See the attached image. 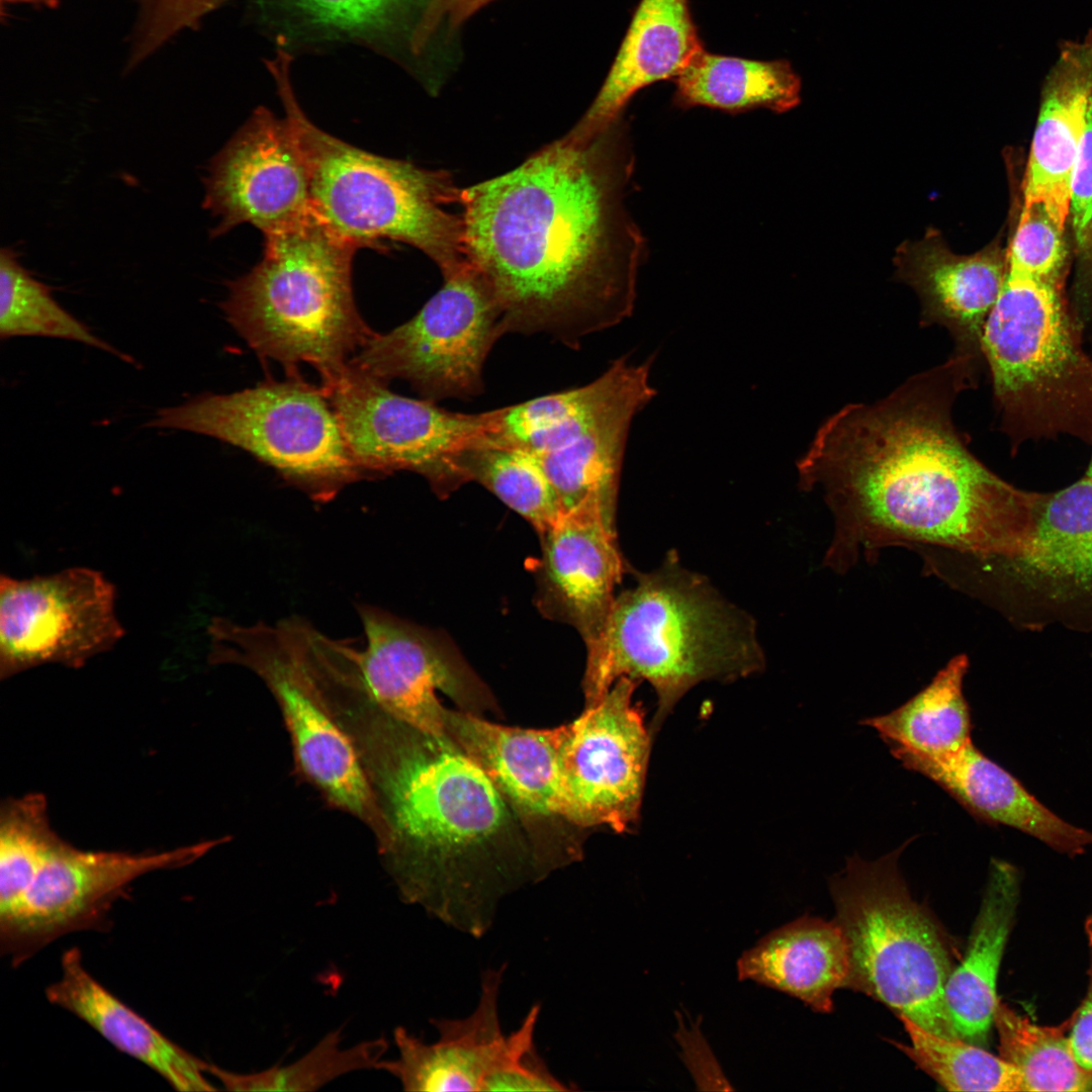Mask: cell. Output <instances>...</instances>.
<instances>
[{"label": "cell", "mask_w": 1092, "mask_h": 1092, "mask_svg": "<svg viewBox=\"0 0 1092 1092\" xmlns=\"http://www.w3.org/2000/svg\"><path fill=\"white\" fill-rule=\"evenodd\" d=\"M982 361L952 351L886 396L847 403L820 425L797 468L801 488L818 489L833 513L828 565L843 570L860 550L900 543L982 560L1030 546L1042 493L992 472L953 421Z\"/></svg>", "instance_id": "6da1fadb"}, {"label": "cell", "mask_w": 1092, "mask_h": 1092, "mask_svg": "<svg viewBox=\"0 0 1092 1092\" xmlns=\"http://www.w3.org/2000/svg\"><path fill=\"white\" fill-rule=\"evenodd\" d=\"M634 163L621 116L590 140L564 135L463 189L468 255L506 333L575 347L631 314L645 247L625 201Z\"/></svg>", "instance_id": "7a4b0ae2"}, {"label": "cell", "mask_w": 1092, "mask_h": 1092, "mask_svg": "<svg viewBox=\"0 0 1092 1092\" xmlns=\"http://www.w3.org/2000/svg\"><path fill=\"white\" fill-rule=\"evenodd\" d=\"M396 723L383 786L401 898L480 938L503 901L551 867L525 841L518 813L448 735Z\"/></svg>", "instance_id": "3957f363"}, {"label": "cell", "mask_w": 1092, "mask_h": 1092, "mask_svg": "<svg viewBox=\"0 0 1092 1092\" xmlns=\"http://www.w3.org/2000/svg\"><path fill=\"white\" fill-rule=\"evenodd\" d=\"M586 650L585 708L622 676L645 679L657 696L652 737L694 686L735 680L764 665L752 618L673 552L616 597L601 639Z\"/></svg>", "instance_id": "277c9868"}, {"label": "cell", "mask_w": 1092, "mask_h": 1092, "mask_svg": "<svg viewBox=\"0 0 1092 1092\" xmlns=\"http://www.w3.org/2000/svg\"><path fill=\"white\" fill-rule=\"evenodd\" d=\"M290 60L279 52L268 68L308 170L313 213L358 248L381 250L385 240L415 247L443 276L469 265L463 189L452 175L369 153L318 128L295 98Z\"/></svg>", "instance_id": "5b68a950"}, {"label": "cell", "mask_w": 1092, "mask_h": 1092, "mask_svg": "<svg viewBox=\"0 0 1092 1092\" xmlns=\"http://www.w3.org/2000/svg\"><path fill=\"white\" fill-rule=\"evenodd\" d=\"M264 238L261 261L228 283L221 309L258 356L282 364L287 374L307 363L325 381L374 334L353 295L352 260L359 248L314 213Z\"/></svg>", "instance_id": "8992f818"}, {"label": "cell", "mask_w": 1092, "mask_h": 1092, "mask_svg": "<svg viewBox=\"0 0 1092 1092\" xmlns=\"http://www.w3.org/2000/svg\"><path fill=\"white\" fill-rule=\"evenodd\" d=\"M912 839L875 860L847 858L830 881L835 920L849 950L846 987L935 1035L960 1039L944 1000L952 971L946 941L928 912L912 899L898 868Z\"/></svg>", "instance_id": "52a82bcc"}, {"label": "cell", "mask_w": 1092, "mask_h": 1092, "mask_svg": "<svg viewBox=\"0 0 1092 1092\" xmlns=\"http://www.w3.org/2000/svg\"><path fill=\"white\" fill-rule=\"evenodd\" d=\"M147 427L191 432L239 447L318 503L369 477L350 451L324 388L297 373L160 408Z\"/></svg>", "instance_id": "ba28073f"}, {"label": "cell", "mask_w": 1092, "mask_h": 1092, "mask_svg": "<svg viewBox=\"0 0 1092 1092\" xmlns=\"http://www.w3.org/2000/svg\"><path fill=\"white\" fill-rule=\"evenodd\" d=\"M211 663H236L257 672L275 696L297 762L331 802L380 831L391 832L352 742L330 716L324 696L321 631L299 618L243 625L216 617L208 625Z\"/></svg>", "instance_id": "9c48e42d"}, {"label": "cell", "mask_w": 1092, "mask_h": 1092, "mask_svg": "<svg viewBox=\"0 0 1092 1092\" xmlns=\"http://www.w3.org/2000/svg\"><path fill=\"white\" fill-rule=\"evenodd\" d=\"M443 278L415 316L374 333L349 362L386 383L404 380L434 402L481 393L485 360L506 333L502 312L472 263Z\"/></svg>", "instance_id": "30bf717a"}, {"label": "cell", "mask_w": 1092, "mask_h": 1092, "mask_svg": "<svg viewBox=\"0 0 1092 1092\" xmlns=\"http://www.w3.org/2000/svg\"><path fill=\"white\" fill-rule=\"evenodd\" d=\"M350 451L369 477L421 474L442 496L462 485L457 458L479 443L481 415L392 392L388 383L348 362L321 385Z\"/></svg>", "instance_id": "8fae6325"}, {"label": "cell", "mask_w": 1092, "mask_h": 1092, "mask_svg": "<svg viewBox=\"0 0 1092 1092\" xmlns=\"http://www.w3.org/2000/svg\"><path fill=\"white\" fill-rule=\"evenodd\" d=\"M220 842L132 853L87 851L61 839L21 900L0 914L2 953L18 966L62 935L104 928L113 903L134 880L187 866Z\"/></svg>", "instance_id": "7c38bea8"}, {"label": "cell", "mask_w": 1092, "mask_h": 1092, "mask_svg": "<svg viewBox=\"0 0 1092 1092\" xmlns=\"http://www.w3.org/2000/svg\"><path fill=\"white\" fill-rule=\"evenodd\" d=\"M116 589L88 567L26 579L0 576V677L59 663L82 667L125 634Z\"/></svg>", "instance_id": "4fadbf2b"}, {"label": "cell", "mask_w": 1092, "mask_h": 1092, "mask_svg": "<svg viewBox=\"0 0 1092 1092\" xmlns=\"http://www.w3.org/2000/svg\"><path fill=\"white\" fill-rule=\"evenodd\" d=\"M637 680L622 676L595 706L560 726L558 768L562 818L586 828L624 832L636 824L651 734L632 704Z\"/></svg>", "instance_id": "5bb4252c"}, {"label": "cell", "mask_w": 1092, "mask_h": 1092, "mask_svg": "<svg viewBox=\"0 0 1092 1092\" xmlns=\"http://www.w3.org/2000/svg\"><path fill=\"white\" fill-rule=\"evenodd\" d=\"M359 616L366 638L358 649L365 696L392 720L447 735V708L437 692L468 713L493 708L485 685L443 637L376 607H360Z\"/></svg>", "instance_id": "9a60e30c"}, {"label": "cell", "mask_w": 1092, "mask_h": 1092, "mask_svg": "<svg viewBox=\"0 0 1092 1092\" xmlns=\"http://www.w3.org/2000/svg\"><path fill=\"white\" fill-rule=\"evenodd\" d=\"M204 208L218 219L212 236L250 223L264 235L313 214L308 170L286 119L258 107L210 163Z\"/></svg>", "instance_id": "2e32d148"}, {"label": "cell", "mask_w": 1092, "mask_h": 1092, "mask_svg": "<svg viewBox=\"0 0 1092 1092\" xmlns=\"http://www.w3.org/2000/svg\"><path fill=\"white\" fill-rule=\"evenodd\" d=\"M1034 615L1031 625L1092 630V479L1042 493L1033 540L1021 554L995 559Z\"/></svg>", "instance_id": "e0dca14e"}, {"label": "cell", "mask_w": 1092, "mask_h": 1092, "mask_svg": "<svg viewBox=\"0 0 1092 1092\" xmlns=\"http://www.w3.org/2000/svg\"><path fill=\"white\" fill-rule=\"evenodd\" d=\"M540 537L538 608L574 627L589 648L606 629L624 573L615 520L585 505L563 514Z\"/></svg>", "instance_id": "ac0fdd59"}, {"label": "cell", "mask_w": 1092, "mask_h": 1092, "mask_svg": "<svg viewBox=\"0 0 1092 1092\" xmlns=\"http://www.w3.org/2000/svg\"><path fill=\"white\" fill-rule=\"evenodd\" d=\"M893 264L896 280L919 299L920 326L943 328L952 351L983 359V329L1005 280L1006 254L997 245L957 254L940 231L928 228L922 238L898 246Z\"/></svg>", "instance_id": "d6986e66"}, {"label": "cell", "mask_w": 1092, "mask_h": 1092, "mask_svg": "<svg viewBox=\"0 0 1092 1092\" xmlns=\"http://www.w3.org/2000/svg\"><path fill=\"white\" fill-rule=\"evenodd\" d=\"M506 967L482 972L478 1001L470 1014L431 1020L438 1034L435 1041L426 1042L405 1027H395L398 1055L382 1059L376 1069L393 1076L404 1091H481L507 1036L499 1016Z\"/></svg>", "instance_id": "ffe728a7"}, {"label": "cell", "mask_w": 1092, "mask_h": 1092, "mask_svg": "<svg viewBox=\"0 0 1092 1092\" xmlns=\"http://www.w3.org/2000/svg\"><path fill=\"white\" fill-rule=\"evenodd\" d=\"M1092 94V33L1069 41L1045 81L1023 185V203L1041 204L1063 229Z\"/></svg>", "instance_id": "44dd1931"}, {"label": "cell", "mask_w": 1092, "mask_h": 1092, "mask_svg": "<svg viewBox=\"0 0 1092 1092\" xmlns=\"http://www.w3.org/2000/svg\"><path fill=\"white\" fill-rule=\"evenodd\" d=\"M703 49L689 0H640L599 93L565 135L593 139L623 116L638 91L674 79Z\"/></svg>", "instance_id": "7402d4cb"}, {"label": "cell", "mask_w": 1092, "mask_h": 1092, "mask_svg": "<svg viewBox=\"0 0 1092 1092\" xmlns=\"http://www.w3.org/2000/svg\"><path fill=\"white\" fill-rule=\"evenodd\" d=\"M896 759L905 768L935 783L979 821L1015 828L1072 856L1083 853L1092 844V832L1052 812L973 742L942 759L908 754H900Z\"/></svg>", "instance_id": "603a6c76"}, {"label": "cell", "mask_w": 1092, "mask_h": 1092, "mask_svg": "<svg viewBox=\"0 0 1092 1092\" xmlns=\"http://www.w3.org/2000/svg\"><path fill=\"white\" fill-rule=\"evenodd\" d=\"M445 732L486 774L521 817L562 818L560 727H508L472 713L446 709Z\"/></svg>", "instance_id": "cb8c5ba5"}, {"label": "cell", "mask_w": 1092, "mask_h": 1092, "mask_svg": "<svg viewBox=\"0 0 1092 1092\" xmlns=\"http://www.w3.org/2000/svg\"><path fill=\"white\" fill-rule=\"evenodd\" d=\"M653 390L649 364L621 358L583 386L481 413L479 444L542 454L566 443L628 397Z\"/></svg>", "instance_id": "d4e9b609"}, {"label": "cell", "mask_w": 1092, "mask_h": 1092, "mask_svg": "<svg viewBox=\"0 0 1092 1092\" xmlns=\"http://www.w3.org/2000/svg\"><path fill=\"white\" fill-rule=\"evenodd\" d=\"M60 979L48 1000L75 1014L120 1052L142 1062L179 1091H213L209 1063L184 1050L116 998L85 969L77 947L64 952Z\"/></svg>", "instance_id": "484cf974"}, {"label": "cell", "mask_w": 1092, "mask_h": 1092, "mask_svg": "<svg viewBox=\"0 0 1092 1092\" xmlns=\"http://www.w3.org/2000/svg\"><path fill=\"white\" fill-rule=\"evenodd\" d=\"M1019 873L992 859L978 915L962 963L944 987L948 1016L958 1038L983 1043L998 1004L996 984L1019 901Z\"/></svg>", "instance_id": "4316f807"}, {"label": "cell", "mask_w": 1092, "mask_h": 1092, "mask_svg": "<svg viewBox=\"0 0 1092 1092\" xmlns=\"http://www.w3.org/2000/svg\"><path fill=\"white\" fill-rule=\"evenodd\" d=\"M849 950L834 919L804 916L767 933L737 962L739 980L796 997L818 1012L833 1008V993L846 987Z\"/></svg>", "instance_id": "83f0119b"}, {"label": "cell", "mask_w": 1092, "mask_h": 1092, "mask_svg": "<svg viewBox=\"0 0 1092 1092\" xmlns=\"http://www.w3.org/2000/svg\"><path fill=\"white\" fill-rule=\"evenodd\" d=\"M652 397L641 394L627 398L566 443L537 454L563 514L594 505L615 519L629 428Z\"/></svg>", "instance_id": "f1b7e54d"}, {"label": "cell", "mask_w": 1092, "mask_h": 1092, "mask_svg": "<svg viewBox=\"0 0 1092 1092\" xmlns=\"http://www.w3.org/2000/svg\"><path fill=\"white\" fill-rule=\"evenodd\" d=\"M968 657L958 655L920 692L897 709L859 721L874 728L890 752L942 759L972 741V716L963 691Z\"/></svg>", "instance_id": "f546056e"}, {"label": "cell", "mask_w": 1092, "mask_h": 1092, "mask_svg": "<svg viewBox=\"0 0 1092 1092\" xmlns=\"http://www.w3.org/2000/svg\"><path fill=\"white\" fill-rule=\"evenodd\" d=\"M673 80V104L685 109L705 106L740 113L765 108L783 113L801 101V79L786 60H748L703 49Z\"/></svg>", "instance_id": "4dcf8cb0"}, {"label": "cell", "mask_w": 1092, "mask_h": 1092, "mask_svg": "<svg viewBox=\"0 0 1092 1092\" xmlns=\"http://www.w3.org/2000/svg\"><path fill=\"white\" fill-rule=\"evenodd\" d=\"M463 483L475 481L526 519L542 534L563 515L557 494L536 453L505 446L478 444L457 458Z\"/></svg>", "instance_id": "1f68e13d"}, {"label": "cell", "mask_w": 1092, "mask_h": 1092, "mask_svg": "<svg viewBox=\"0 0 1092 1092\" xmlns=\"http://www.w3.org/2000/svg\"><path fill=\"white\" fill-rule=\"evenodd\" d=\"M1073 1017L1039 1026L998 1001L993 1022L1000 1056L1018 1072L1022 1091H1092V1074L1078 1065L1066 1036Z\"/></svg>", "instance_id": "d6a6232c"}, {"label": "cell", "mask_w": 1092, "mask_h": 1092, "mask_svg": "<svg viewBox=\"0 0 1092 1092\" xmlns=\"http://www.w3.org/2000/svg\"><path fill=\"white\" fill-rule=\"evenodd\" d=\"M42 337L78 342L133 364L129 355L94 335L53 297L11 249L0 254V338Z\"/></svg>", "instance_id": "836d02e7"}, {"label": "cell", "mask_w": 1092, "mask_h": 1092, "mask_svg": "<svg viewBox=\"0 0 1092 1092\" xmlns=\"http://www.w3.org/2000/svg\"><path fill=\"white\" fill-rule=\"evenodd\" d=\"M342 1029L327 1033L298 1060L275 1065L256 1073H236L209 1064L207 1073L229 1091L311 1092L352 1072L373 1069L385 1055L384 1037L368 1039L349 1048L342 1045Z\"/></svg>", "instance_id": "e575fe53"}, {"label": "cell", "mask_w": 1092, "mask_h": 1092, "mask_svg": "<svg viewBox=\"0 0 1092 1092\" xmlns=\"http://www.w3.org/2000/svg\"><path fill=\"white\" fill-rule=\"evenodd\" d=\"M910 1045L896 1042L919 1068L949 1091H1022L1016 1069L1001 1057L962 1039L935 1035L900 1017Z\"/></svg>", "instance_id": "d590c367"}, {"label": "cell", "mask_w": 1092, "mask_h": 1092, "mask_svg": "<svg viewBox=\"0 0 1092 1092\" xmlns=\"http://www.w3.org/2000/svg\"><path fill=\"white\" fill-rule=\"evenodd\" d=\"M60 840L50 825L43 795L28 794L3 804L0 814V914L21 900Z\"/></svg>", "instance_id": "8d00e7d4"}, {"label": "cell", "mask_w": 1092, "mask_h": 1092, "mask_svg": "<svg viewBox=\"0 0 1092 1092\" xmlns=\"http://www.w3.org/2000/svg\"><path fill=\"white\" fill-rule=\"evenodd\" d=\"M540 1004H533L522 1022L507 1034L503 1051L481 1091H570L572 1084L551 1072L537 1051L535 1032Z\"/></svg>", "instance_id": "74e56055"}, {"label": "cell", "mask_w": 1092, "mask_h": 1092, "mask_svg": "<svg viewBox=\"0 0 1092 1092\" xmlns=\"http://www.w3.org/2000/svg\"><path fill=\"white\" fill-rule=\"evenodd\" d=\"M1064 230L1039 203L1024 204L1006 254L1007 271L1039 278L1064 277Z\"/></svg>", "instance_id": "f35d334b"}, {"label": "cell", "mask_w": 1092, "mask_h": 1092, "mask_svg": "<svg viewBox=\"0 0 1092 1092\" xmlns=\"http://www.w3.org/2000/svg\"><path fill=\"white\" fill-rule=\"evenodd\" d=\"M311 21L349 32L380 29L408 0H292Z\"/></svg>", "instance_id": "ab89813d"}, {"label": "cell", "mask_w": 1092, "mask_h": 1092, "mask_svg": "<svg viewBox=\"0 0 1092 1092\" xmlns=\"http://www.w3.org/2000/svg\"><path fill=\"white\" fill-rule=\"evenodd\" d=\"M1069 216L1078 246L1084 252H1092V94L1072 175Z\"/></svg>", "instance_id": "60d3db41"}, {"label": "cell", "mask_w": 1092, "mask_h": 1092, "mask_svg": "<svg viewBox=\"0 0 1092 1092\" xmlns=\"http://www.w3.org/2000/svg\"><path fill=\"white\" fill-rule=\"evenodd\" d=\"M224 0H143L142 14L156 29L175 34L194 27Z\"/></svg>", "instance_id": "b9f144b4"}, {"label": "cell", "mask_w": 1092, "mask_h": 1092, "mask_svg": "<svg viewBox=\"0 0 1092 1092\" xmlns=\"http://www.w3.org/2000/svg\"><path fill=\"white\" fill-rule=\"evenodd\" d=\"M491 1L428 0L412 37L413 50L421 52L442 24L453 29Z\"/></svg>", "instance_id": "7bdbcfd3"}, {"label": "cell", "mask_w": 1092, "mask_h": 1092, "mask_svg": "<svg viewBox=\"0 0 1092 1092\" xmlns=\"http://www.w3.org/2000/svg\"><path fill=\"white\" fill-rule=\"evenodd\" d=\"M1068 1039L1078 1065L1092 1074V977L1087 996L1074 1014Z\"/></svg>", "instance_id": "ee69618b"}, {"label": "cell", "mask_w": 1092, "mask_h": 1092, "mask_svg": "<svg viewBox=\"0 0 1092 1092\" xmlns=\"http://www.w3.org/2000/svg\"><path fill=\"white\" fill-rule=\"evenodd\" d=\"M6 1H9V2L38 3V4H44V5L50 6V7H55L57 5V3H58V0H6Z\"/></svg>", "instance_id": "f6af8a7d"}, {"label": "cell", "mask_w": 1092, "mask_h": 1092, "mask_svg": "<svg viewBox=\"0 0 1092 1092\" xmlns=\"http://www.w3.org/2000/svg\"><path fill=\"white\" fill-rule=\"evenodd\" d=\"M1087 932L1089 934V939H1090L1091 946H1092V916L1087 921Z\"/></svg>", "instance_id": "bcb514c9"}, {"label": "cell", "mask_w": 1092, "mask_h": 1092, "mask_svg": "<svg viewBox=\"0 0 1092 1092\" xmlns=\"http://www.w3.org/2000/svg\"><path fill=\"white\" fill-rule=\"evenodd\" d=\"M1085 475L1092 479V459Z\"/></svg>", "instance_id": "7dc6e473"}]
</instances>
